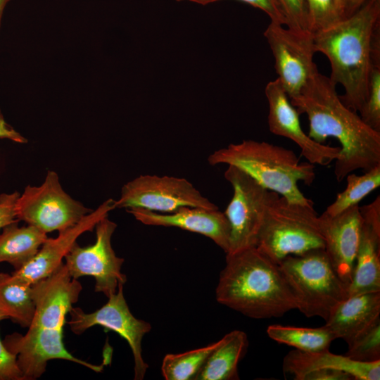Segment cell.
Masks as SVG:
<instances>
[{
    "instance_id": "6da1fadb",
    "label": "cell",
    "mask_w": 380,
    "mask_h": 380,
    "mask_svg": "<svg viewBox=\"0 0 380 380\" xmlns=\"http://www.w3.org/2000/svg\"><path fill=\"white\" fill-rule=\"evenodd\" d=\"M290 102L299 114L307 115L310 137L320 144L329 137L339 141L341 151L334 166L338 182L355 170L380 165V132L343 103L329 77L317 71Z\"/></svg>"
},
{
    "instance_id": "7a4b0ae2",
    "label": "cell",
    "mask_w": 380,
    "mask_h": 380,
    "mask_svg": "<svg viewBox=\"0 0 380 380\" xmlns=\"http://www.w3.org/2000/svg\"><path fill=\"white\" fill-rule=\"evenodd\" d=\"M380 0H367L352 14L314 33L316 52L330 63L329 79L344 90L343 103L360 111L365 103L373 66L380 63Z\"/></svg>"
},
{
    "instance_id": "3957f363",
    "label": "cell",
    "mask_w": 380,
    "mask_h": 380,
    "mask_svg": "<svg viewBox=\"0 0 380 380\" xmlns=\"http://www.w3.org/2000/svg\"><path fill=\"white\" fill-rule=\"evenodd\" d=\"M226 255L216 288L218 303L254 319L279 317L297 309L279 265L256 247Z\"/></svg>"
},
{
    "instance_id": "277c9868",
    "label": "cell",
    "mask_w": 380,
    "mask_h": 380,
    "mask_svg": "<svg viewBox=\"0 0 380 380\" xmlns=\"http://www.w3.org/2000/svg\"><path fill=\"white\" fill-rule=\"evenodd\" d=\"M208 161L211 165L234 166L291 202L314 205L300 191L298 182L311 185L315 179V166L300 163L292 150L266 141L243 140L214 151Z\"/></svg>"
},
{
    "instance_id": "5b68a950",
    "label": "cell",
    "mask_w": 380,
    "mask_h": 380,
    "mask_svg": "<svg viewBox=\"0 0 380 380\" xmlns=\"http://www.w3.org/2000/svg\"><path fill=\"white\" fill-rule=\"evenodd\" d=\"M313 206L291 202L277 194L267 206L255 247L277 264L289 255L324 249Z\"/></svg>"
},
{
    "instance_id": "8992f818",
    "label": "cell",
    "mask_w": 380,
    "mask_h": 380,
    "mask_svg": "<svg viewBox=\"0 0 380 380\" xmlns=\"http://www.w3.org/2000/svg\"><path fill=\"white\" fill-rule=\"evenodd\" d=\"M278 265L295 298L297 310L307 317L325 320L348 296V286L334 269L324 249L289 255Z\"/></svg>"
},
{
    "instance_id": "52a82bcc",
    "label": "cell",
    "mask_w": 380,
    "mask_h": 380,
    "mask_svg": "<svg viewBox=\"0 0 380 380\" xmlns=\"http://www.w3.org/2000/svg\"><path fill=\"white\" fill-rule=\"evenodd\" d=\"M15 210L19 221L46 234L68 229L92 211L68 195L58 174L51 170L47 172L41 185L25 188L16 201Z\"/></svg>"
},
{
    "instance_id": "ba28073f",
    "label": "cell",
    "mask_w": 380,
    "mask_h": 380,
    "mask_svg": "<svg viewBox=\"0 0 380 380\" xmlns=\"http://www.w3.org/2000/svg\"><path fill=\"white\" fill-rule=\"evenodd\" d=\"M224 178L233 188V196L224 211L229 225V251L234 253L255 247L266 210L278 194L262 186L240 169L228 165Z\"/></svg>"
},
{
    "instance_id": "9c48e42d",
    "label": "cell",
    "mask_w": 380,
    "mask_h": 380,
    "mask_svg": "<svg viewBox=\"0 0 380 380\" xmlns=\"http://www.w3.org/2000/svg\"><path fill=\"white\" fill-rule=\"evenodd\" d=\"M114 205L115 208H139L160 213H171L182 207L218 210L187 179L151 175H140L123 185Z\"/></svg>"
},
{
    "instance_id": "30bf717a",
    "label": "cell",
    "mask_w": 380,
    "mask_h": 380,
    "mask_svg": "<svg viewBox=\"0 0 380 380\" xmlns=\"http://www.w3.org/2000/svg\"><path fill=\"white\" fill-rule=\"evenodd\" d=\"M264 36L274 58L277 78L289 99L298 96L318 71L313 33L296 31L271 21Z\"/></svg>"
},
{
    "instance_id": "8fae6325",
    "label": "cell",
    "mask_w": 380,
    "mask_h": 380,
    "mask_svg": "<svg viewBox=\"0 0 380 380\" xmlns=\"http://www.w3.org/2000/svg\"><path fill=\"white\" fill-rule=\"evenodd\" d=\"M116 227L115 222L108 217H103L95 227V243L82 247L75 242L64 258L72 278L94 277L95 292L103 293L107 297L115 293L118 285L127 281L126 275L121 271L124 259L116 255L111 244Z\"/></svg>"
},
{
    "instance_id": "7c38bea8",
    "label": "cell",
    "mask_w": 380,
    "mask_h": 380,
    "mask_svg": "<svg viewBox=\"0 0 380 380\" xmlns=\"http://www.w3.org/2000/svg\"><path fill=\"white\" fill-rule=\"evenodd\" d=\"M123 285L108 297V302L91 313H85L80 308L72 307L70 319L67 323L72 332L82 334L87 329L99 325L118 333L128 343L134 357V379H143L148 365L143 359L141 341L151 329V324L136 318L131 312L123 293Z\"/></svg>"
},
{
    "instance_id": "4fadbf2b",
    "label": "cell",
    "mask_w": 380,
    "mask_h": 380,
    "mask_svg": "<svg viewBox=\"0 0 380 380\" xmlns=\"http://www.w3.org/2000/svg\"><path fill=\"white\" fill-rule=\"evenodd\" d=\"M265 94L269 108L268 126L272 134L293 141L302 156L313 165H328L339 158L340 146L318 143L303 130L299 113L277 79L267 83Z\"/></svg>"
},
{
    "instance_id": "5bb4252c",
    "label": "cell",
    "mask_w": 380,
    "mask_h": 380,
    "mask_svg": "<svg viewBox=\"0 0 380 380\" xmlns=\"http://www.w3.org/2000/svg\"><path fill=\"white\" fill-rule=\"evenodd\" d=\"M35 311L28 328L51 333L63 330L66 315L82 290L63 263L49 277L32 284Z\"/></svg>"
},
{
    "instance_id": "9a60e30c",
    "label": "cell",
    "mask_w": 380,
    "mask_h": 380,
    "mask_svg": "<svg viewBox=\"0 0 380 380\" xmlns=\"http://www.w3.org/2000/svg\"><path fill=\"white\" fill-rule=\"evenodd\" d=\"M114 209V200L109 198L75 225L59 232L57 237H48L36 255L22 268L14 270L11 276L31 284L49 277L63 263V259L78 237L86 232H91Z\"/></svg>"
},
{
    "instance_id": "2e32d148",
    "label": "cell",
    "mask_w": 380,
    "mask_h": 380,
    "mask_svg": "<svg viewBox=\"0 0 380 380\" xmlns=\"http://www.w3.org/2000/svg\"><path fill=\"white\" fill-rule=\"evenodd\" d=\"M324 251L334 269L348 286L351 282L360 243L362 216L358 205L331 216H319Z\"/></svg>"
},
{
    "instance_id": "e0dca14e",
    "label": "cell",
    "mask_w": 380,
    "mask_h": 380,
    "mask_svg": "<svg viewBox=\"0 0 380 380\" xmlns=\"http://www.w3.org/2000/svg\"><path fill=\"white\" fill-rule=\"evenodd\" d=\"M146 225L174 227L198 233L213 241L225 253L229 248L230 225L224 213L196 207H182L171 213H160L144 208L126 209Z\"/></svg>"
},
{
    "instance_id": "ac0fdd59",
    "label": "cell",
    "mask_w": 380,
    "mask_h": 380,
    "mask_svg": "<svg viewBox=\"0 0 380 380\" xmlns=\"http://www.w3.org/2000/svg\"><path fill=\"white\" fill-rule=\"evenodd\" d=\"M362 228L348 296L380 292V196L360 207Z\"/></svg>"
},
{
    "instance_id": "d6986e66",
    "label": "cell",
    "mask_w": 380,
    "mask_h": 380,
    "mask_svg": "<svg viewBox=\"0 0 380 380\" xmlns=\"http://www.w3.org/2000/svg\"><path fill=\"white\" fill-rule=\"evenodd\" d=\"M380 320V292L349 296L340 302L325 319V326L336 338L348 346Z\"/></svg>"
},
{
    "instance_id": "ffe728a7",
    "label": "cell",
    "mask_w": 380,
    "mask_h": 380,
    "mask_svg": "<svg viewBox=\"0 0 380 380\" xmlns=\"http://www.w3.org/2000/svg\"><path fill=\"white\" fill-rule=\"evenodd\" d=\"M284 372L296 380H303L307 374L319 369H337L345 372L356 380H379L380 360L358 362L346 355H336L325 350L303 352L296 349L286 354L283 361Z\"/></svg>"
},
{
    "instance_id": "44dd1931",
    "label": "cell",
    "mask_w": 380,
    "mask_h": 380,
    "mask_svg": "<svg viewBox=\"0 0 380 380\" xmlns=\"http://www.w3.org/2000/svg\"><path fill=\"white\" fill-rule=\"evenodd\" d=\"M248 345L247 335L234 330L219 340L196 380L239 379L238 364L245 355Z\"/></svg>"
},
{
    "instance_id": "7402d4cb",
    "label": "cell",
    "mask_w": 380,
    "mask_h": 380,
    "mask_svg": "<svg viewBox=\"0 0 380 380\" xmlns=\"http://www.w3.org/2000/svg\"><path fill=\"white\" fill-rule=\"evenodd\" d=\"M0 234V262H6L15 270L27 264L37 253L48 238L38 228L27 224L18 227V222L10 224Z\"/></svg>"
},
{
    "instance_id": "603a6c76",
    "label": "cell",
    "mask_w": 380,
    "mask_h": 380,
    "mask_svg": "<svg viewBox=\"0 0 380 380\" xmlns=\"http://www.w3.org/2000/svg\"><path fill=\"white\" fill-rule=\"evenodd\" d=\"M0 307L8 318L28 328L35 311L32 284L0 273Z\"/></svg>"
},
{
    "instance_id": "cb8c5ba5",
    "label": "cell",
    "mask_w": 380,
    "mask_h": 380,
    "mask_svg": "<svg viewBox=\"0 0 380 380\" xmlns=\"http://www.w3.org/2000/svg\"><path fill=\"white\" fill-rule=\"evenodd\" d=\"M267 334L274 341L303 352L329 350L331 343L336 339L325 325L307 328L272 324L267 327Z\"/></svg>"
},
{
    "instance_id": "d4e9b609",
    "label": "cell",
    "mask_w": 380,
    "mask_h": 380,
    "mask_svg": "<svg viewBox=\"0 0 380 380\" xmlns=\"http://www.w3.org/2000/svg\"><path fill=\"white\" fill-rule=\"evenodd\" d=\"M346 177V189L336 195L334 201L325 210L331 216L358 205L365 196L380 186V165L365 171L362 175L351 172Z\"/></svg>"
},
{
    "instance_id": "484cf974",
    "label": "cell",
    "mask_w": 380,
    "mask_h": 380,
    "mask_svg": "<svg viewBox=\"0 0 380 380\" xmlns=\"http://www.w3.org/2000/svg\"><path fill=\"white\" fill-rule=\"evenodd\" d=\"M218 343L219 341L182 353L167 354L161 365L163 377L166 380H196L206 360Z\"/></svg>"
},
{
    "instance_id": "4316f807",
    "label": "cell",
    "mask_w": 380,
    "mask_h": 380,
    "mask_svg": "<svg viewBox=\"0 0 380 380\" xmlns=\"http://www.w3.org/2000/svg\"><path fill=\"white\" fill-rule=\"evenodd\" d=\"M308 13L309 31L316 33L346 17L338 0H305Z\"/></svg>"
},
{
    "instance_id": "83f0119b",
    "label": "cell",
    "mask_w": 380,
    "mask_h": 380,
    "mask_svg": "<svg viewBox=\"0 0 380 380\" xmlns=\"http://www.w3.org/2000/svg\"><path fill=\"white\" fill-rule=\"evenodd\" d=\"M346 355L358 362H372L380 360V320L348 346Z\"/></svg>"
},
{
    "instance_id": "f1b7e54d",
    "label": "cell",
    "mask_w": 380,
    "mask_h": 380,
    "mask_svg": "<svg viewBox=\"0 0 380 380\" xmlns=\"http://www.w3.org/2000/svg\"><path fill=\"white\" fill-rule=\"evenodd\" d=\"M359 112L366 125L380 132V63L372 68L368 95Z\"/></svg>"
},
{
    "instance_id": "f546056e",
    "label": "cell",
    "mask_w": 380,
    "mask_h": 380,
    "mask_svg": "<svg viewBox=\"0 0 380 380\" xmlns=\"http://www.w3.org/2000/svg\"><path fill=\"white\" fill-rule=\"evenodd\" d=\"M287 27L296 31H309L308 13L305 0H275Z\"/></svg>"
},
{
    "instance_id": "4dcf8cb0",
    "label": "cell",
    "mask_w": 380,
    "mask_h": 380,
    "mask_svg": "<svg viewBox=\"0 0 380 380\" xmlns=\"http://www.w3.org/2000/svg\"><path fill=\"white\" fill-rule=\"evenodd\" d=\"M0 380H24L17 357L0 338Z\"/></svg>"
},
{
    "instance_id": "1f68e13d",
    "label": "cell",
    "mask_w": 380,
    "mask_h": 380,
    "mask_svg": "<svg viewBox=\"0 0 380 380\" xmlns=\"http://www.w3.org/2000/svg\"><path fill=\"white\" fill-rule=\"evenodd\" d=\"M200 5H208L220 0H188ZM265 12L271 21L286 25L285 18L275 0H238Z\"/></svg>"
},
{
    "instance_id": "d6a6232c",
    "label": "cell",
    "mask_w": 380,
    "mask_h": 380,
    "mask_svg": "<svg viewBox=\"0 0 380 380\" xmlns=\"http://www.w3.org/2000/svg\"><path fill=\"white\" fill-rule=\"evenodd\" d=\"M19 196L18 191L0 194V229L10 224L19 222L15 210Z\"/></svg>"
},
{
    "instance_id": "836d02e7",
    "label": "cell",
    "mask_w": 380,
    "mask_h": 380,
    "mask_svg": "<svg viewBox=\"0 0 380 380\" xmlns=\"http://www.w3.org/2000/svg\"><path fill=\"white\" fill-rule=\"evenodd\" d=\"M349 374L337 369H319L311 372L303 378V380H351Z\"/></svg>"
},
{
    "instance_id": "e575fe53",
    "label": "cell",
    "mask_w": 380,
    "mask_h": 380,
    "mask_svg": "<svg viewBox=\"0 0 380 380\" xmlns=\"http://www.w3.org/2000/svg\"><path fill=\"white\" fill-rule=\"evenodd\" d=\"M0 139H6L18 144H25L27 140L17 132L4 119L0 110Z\"/></svg>"
},
{
    "instance_id": "d590c367",
    "label": "cell",
    "mask_w": 380,
    "mask_h": 380,
    "mask_svg": "<svg viewBox=\"0 0 380 380\" xmlns=\"http://www.w3.org/2000/svg\"><path fill=\"white\" fill-rule=\"evenodd\" d=\"M367 0H346V16L358 9Z\"/></svg>"
},
{
    "instance_id": "8d00e7d4",
    "label": "cell",
    "mask_w": 380,
    "mask_h": 380,
    "mask_svg": "<svg viewBox=\"0 0 380 380\" xmlns=\"http://www.w3.org/2000/svg\"><path fill=\"white\" fill-rule=\"evenodd\" d=\"M9 1L10 0H0V23L5 6Z\"/></svg>"
},
{
    "instance_id": "74e56055",
    "label": "cell",
    "mask_w": 380,
    "mask_h": 380,
    "mask_svg": "<svg viewBox=\"0 0 380 380\" xmlns=\"http://www.w3.org/2000/svg\"><path fill=\"white\" fill-rule=\"evenodd\" d=\"M8 316L6 315V314L4 312V310L1 309V308L0 307V322L1 320H4V319H8Z\"/></svg>"
},
{
    "instance_id": "f35d334b",
    "label": "cell",
    "mask_w": 380,
    "mask_h": 380,
    "mask_svg": "<svg viewBox=\"0 0 380 380\" xmlns=\"http://www.w3.org/2000/svg\"><path fill=\"white\" fill-rule=\"evenodd\" d=\"M340 4L341 5V6L343 7V8L344 9L345 11V13H346V0H338Z\"/></svg>"
},
{
    "instance_id": "ab89813d",
    "label": "cell",
    "mask_w": 380,
    "mask_h": 380,
    "mask_svg": "<svg viewBox=\"0 0 380 380\" xmlns=\"http://www.w3.org/2000/svg\"><path fill=\"white\" fill-rule=\"evenodd\" d=\"M178 2L184 1H188V0H176Z\"/></svg>"
}]
</instances>
